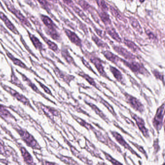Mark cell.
<instances>
[{
	"label": "cell",
	"instance_id": "cell-1",
	"mask_svg": "<svg viewBox=\"0 0 165 165\" xmlns=\"http://www.w3.org/2000/svg\"><path fill=\"white\" fill-rule=\"evenodd\" d=\"M0 86L5 91H6L7 93L9 94L10 95H11L12 97L16 99L17 101L21 103L22 104L25 105V106H27L33 112H36L35 108L32 106L30 100H29L28 98H27L25 96L23 95L22 94L19 93L17 91L15 90L13 88L9 86L3 84L2 82H0Z\"/></svg>",
	"mask_w": 165,
	"mask_h": 165
},
{
	"label": "cell",
	"instance_id": "cell-2",
	"mask_svg": "<svg viewBox=\"0 0 165 165\" xmlns=\"http://www.w3.org/2000/svg\"><path fill=\"white\" fill-rule=\"evenodd\" d=\"M41 19L44 25L47 28V30H45L46 33L54 40L59 41L60 36L56 30V26L53 21L49 17L45 15H41Z\"/></svg>",
	"mask_w": 165,
	"mask_h": 165
},
{
	"label": "cell",
	"instance_id": "cell-3",
	"mask_svg": "<svg viewBox=\"0 0 165 165\" xmlns=\"http://www.w3.org/2000/svg\"><path fill=\"white\" fill-rule=\"evenodd\" d=\"M1 44L2 47H3V50H4V51H5L6 56L13 63V64H14L15 65L20 67L21 68L23 69L24 70L30 72L31 73H33L34 75L36 76L37 78H39L40 79H41V80H42V81H44L45 82H46L44 79H43V78H42L41 77H40L39 75H38L37 73H36L35 71H33V70L31 68H29V67H28L22 61H21L20 59H18L17 58H16V57H15L12 54H11L7 49L4 47L3 45V44Z\"/></svg>",
	"mask_w": 165,
	"mask_h": 165
},
{
	"label": "cell",
	"instance_id": "cell-4",
	"mask_svg": "<svg viewBox=\"0 0 165 165\" xmlns=\"http://www.w3.org/2000/svg\"><path fill=\"white\" fill-rule=\"evenodd\" d=\"M120 61L123 63L124 65L128 68L132 72L135 74L142 75L148 77L150 75V73L145 68L143 64H140L136 61H128L121 59Z\"/></svg>",
	"mask_w": 165,
	"mask_h": 165
},
{
	"label": "cell",
	"instance_id": "cell-5",
	"mask_svg": "<svg viewBox=\"0 0 165 165\" xmlns=\"http://www.w3.org/2000/svg\"><path fill=\"white\" fill-rule=\"evenodd\" d=\"M14 128L21 138L23 139V140L27 143V145L33 149H39L40 146L38 145L36 140H35L33 136L30 134L26 130L19 128V126H16Z\"/></svg>",
	"mask_w": 165,
	"mask_h": 165
},
{
	"label": "cell",
	"instance_id": "cell-6",
	"mask_svg": "<svg viewBox=\"0 0 165 165\" xmlns=\"http://www.w3.org/2000/svg\"><path fill=\"white\" fill-rule=\"evenodd\" d=\"M16 71L19 75H21V77L22 78V81H23L24 82H25L26 84H27L29 87H30L33 90V91L38 95H40L41 97H42L43 98H45L47 101H49L50 102L54 104H56V103L53 100H50V98H49V97H47L43 92L40 90L38 88L37 86L35 85V83L33 82L27 76H26V75H24L21 72H19L17 69H16Z\"/></svg>",
	"mask_w": 165,
	"mask_h": 165
},
{
	"label": "cell",
	"instance_id": "cell-7",
	"mask_svg": "<svg viewBox=\"0 0 165 165\" xmlns=\"http://www.w3.org/2000/svg\"><path fill=\"white\" fill-rule=\"evenodd\" d=\"M126 101L130 106L136 111L142 113L144 111V107L138 99L126 92H123Z\"/></svg>",
	"mask_w": 165,
	"mask_h": 165
},
{
	"label": "cell",
	"instance_id": "cell-8",
	"mask_svg": "<svg viewBox=\"0 0 165 165\" xmlns=\"http://www.w3.org/2000/svg\"><path fill=\"white\" fill-rule=\"evenodd\" d=\"M165 115V105L164 103L157 109L156 115L153 120V126L157 131H159L163 125L164 117Z\"/></svg>",
	"mask_w": 165,
	"mask_h": 165
},
{
	"label": "cell",
	"instance_id": "cell-9",
	"mask_svg": "<svg viewBox=\"0 0 165 165\" xmlns=\"http://www.w3.org/2000/svg\"><path fill=\"white\" fill-rule=\"evenodd\" d=\"M89 60L95 66V67L98 71V72H99L100 75L102 76L106 79H108L109 80H111L110 79L109 77H108L107 73L104 70V66H103L104 61H102L101 59L96 57L94 56L91 57V58H89Z\"/></svg>",
	"mask_w": 165,
	"mask_h": 165
},
{
	"label": "cell",
	"instance_id": "cell-10",
	"mask_svg": "<svg viewBox=\"0 0 165 165\" xmlns=\"http://www.w3.org/2000/svg\"><path fill=\"white\" fill-rule=\"evenodd\" d=\"M5 4H6V6L7 7L8 9L11 13H12L15 16H16L17 19H19V21L22 24H23L24 25L28 27V28L31 29H33V28H32L31 24L30 23V22H29L27 19L25 18L24 16H23V15L21 13L20 11L14 8V6H12L11 5H8L6 3H5Z\"/></svg>",
	"mask_w": 165,
	"mask_h": 165
},
{
	"label": "cell",
	"instance_id": "cell-11",
	"mask_svg": "<svg viewBox=\"0 0 165 165\" xmlns=\"http://www.w3.org/2000/svg\"><path fill=\"white\" fill-rule=\"evenodd\" d=\"M10 67H11V74H10V80H9V82L17 86L19 88L21 89L23 92H28L27 88L24 86V84H22L21 80L19 79V78L16 75L13 67L11 66Z\"/></svg>",
	"mask_w": 165,
	"mask_h": 165
},
{
	"label": "cell",
	"instance_id": "cell-12",
	"mask_svg": "<svg viewBox=\"0 0 165 165\" xmlns=\"http://www.w3.org/2000/svg\"><path fill=\"white\" fill-rule=\"evenodd\" d=\"M130 114L132 118L135 120L136 124L138 126L139 129L143 134V136L145 137H148L149 136L148 130L145 127V124L144 120L140 117L138 116L135 114H133L132 112L130 111Z\"/></svg>",
	"mask_w": 165,
	"mask_h": 165
},
{
	"label": "cell",
	"instance_id": "cell-13",
	"mask_svg": "<svg viewBox=\"0 0 165 165\" xmlns=\"http://www.w3.org/2000/svg\"><path fill=\"white\" fill-rule=\"evenodd\" d=\"M27 33L28 34L29 37L30 38V40L31 41V43L33 44V45L35 47V49L36 50H38L40 53L41 56H42V52L46 51V49L44 47L43 44L41 42V41L39 40L37 37H36L35 35L31 34L29 31H27Z\"/></svg>",
	"mask_w": 165,
	"mask_h": 165
},
{
	"label": "cell",
	"instance_id": "cell-14",
	"mask_svg": "<svg viewBox=\"0 0 165 165\" xmlns=\"http://www.w3.org/2000/svg\"><path fill=\"white\" fill-rule=\"evenodd\" d=\"M110 132L112 133V135L113 136L114 138L116 139V140L121 145H122L126 149H127L128 150L130 151L132 154H135L136 156H139L137 154V153L135 152L133 150V149L129 146V144L128 143H126V142L125 141L123 137L119 133H118V132H117L116 131H110Z\"/></svg>",
	"mask_w": 165,
	"mask_h": 165
},
{
	"label": "cell",
	"instance_id": "cell-15",
	"mask_svg": "<svg viewBox=\"0 0 165 165\" xmlns=\"http://www.w3.org/2000/svg\"><path fill=\"white\" fill-rule=\"evenodd\" d=\"M113 49L118 54L123 56L126 59L128 60H133L135 59L136 57L130 52L128 51L126 49L120 46H113Z\"/></svg>",
	"mask_w": 165,
	"mask_h": 165
},
{
	"label": "cell",
	"instance_id": "cell-16",
	"mask_svg": "<svg viewBox=\"0 0 165 165\" xmlns=\"http://www.w3.org/2000/svg\"><path fill=\"white\" fill-rule=\"evenodd\" d=\"M64 31L69 40L73 44H75V45L79 47H81V41L75 33L66 29H64Z\"/></svg>",
	"mask_w": 165,
	"mask_h": 165
},
{
	"label": "cell",
	"instance_id": "cell-17",
	"mask_svg": "<svg viewBox=\"0 0 165 165\" xmlns=\"http://www.w3.org/2000/svg\"><path fill=\"white\" fill-rule=\"evenodd\" d=\"M0 19H1L2 21L5 23V26L10 31H12L15 34L19 35V31H17L14 25L12 23V22L10 21L9 19L2 12H0Z\"/></svg>",
	"mask_w": 165,
	"mask_h": 165
},
{
	"label": "cell",
	"instance_id": "cell-18",
	"mask_svg": "<svg viewBox=\"0 0 165 165\" xmlns=\"http://www.w3.org/2000/svg\"><path fill=\"white\" fill-rule=\"evenodd\" d=\"M36 31L42 38L43 40L44 41L45 43L47 45V47L49 49H50V50H52V51L54 52L55 53H58L59 52L60 50L59 49L58 47L55 43L53 42L52 41L46 37V36H45L44 34H43L40 31L38 30Z\"/></svg>",
	"mask_w": 165,
	"mask_h": 165
},
{
	"label": "cell",
	"instance_id": "cell-19",
	"mask_svg": "<svg viewBox=\"0 0 165 165\" xmlns=\"http://www.w3.org/2000/svg\"><path fill=\"white\" fill-rule=\"evenodd\" d=\"M7 107L4 105L0 104V117L5 121H7L8 118L13 119L17 120L15 117L7 109Z\"/></svg>",
	"mask_w": 165,
	"mask_h": 165
},
{
	"label": "cell",
	"instance_id": "cell-20",
	"mask_svg": "<svg viewBox=\"0 0 165 165\" xmlns=\"http://www.w3.org/2000/svg\"><path fill=\"white\" fill-rule=\"evenodd\" d=\"M110 70L112 73V75H113V76L115 77L117 81L121 83L122 84H123V85L126 84V80L124 79V77L121 73V72L118 70V69L116 68L115 67H113L111 65H110Z\"/></svg>",
	"mask_w": 165,
	"mask_h": 165
},
{
	"label": "cell",
	"instance_id": "cell-21",
	"mask_svg": "<svg viewBox=\"0 0 165 165\" xmlns=\"http://www.w3.org/2000/svg\"><path fill=\"white\" fill-rule=\"evenodd\" d=\"M46 59H48L47 58H46ZM48 61L50 63H52V64H53L54 67L53 70L54 71V73H55V75H56L57 77H58L59 78L61 79H62L63 81H64L65 82H66V83H67L68 84V83L70 82L68 80V79H71V78H69V77H69V75H65V73L61 72L59 69L57 68V67L55 65V64H54L52 61H51V60H49V59H48Z\"/></svg>",
	"mask_w": 165,
	"mask_h": 165
},
{
	"label": "cell",
	"instance_id": "cell-22",
	"mask_svg": "<svg viewBox=\"0 0 165 165\" xmlns=\"http://www.w3.org/2000/svg\"><path fill=\"white\" fill-rule=\"evenodd\" d=\"M61 56L65 61L69 64H72L73 65L77 66V65L75 64L73 58L71 56L69 51H68L67 49H66L65 47H61Z\"/></svg>",
	"mask_w": 165,
	"mask_h": 165
},
{
	"label": "cell",
	"instance_id": "cell-23",
	"mask_svg": "<svg viewBox=\"0 0 165 165\" xmlns=\"http://www.w3.org/2000/svg\"><path fill=\"white\" fill-rule=\"evenodd\" d=\"M104 57L107 59L108 60L110 61L112 63L114 64H117L119 61H120L121 58L117 56L116 55L114 54L113 53L109 51H103L102 52Z\"/></svg>",
	"mask_w": 165,
	"mask_h": 165
},
{
	"label": "cell",
	"instance_id": "cell-24",
	"mask_svg": "<svg viewBox=\"0 0 165 165\" xmlns=\"http://www.w3.org/2000/svg\"><path fill=\"white\" fill-rule=\"evenodd\" d=\"M21 152L22 154V156L23 157L24 160L25 162H26L28 165H35V163L33 162V159L31 154L27 152V150L24 148H21Z\"/></svg>",
	"mask_w": 165,
	"mask_h": 165
},
{
	"label": "cell",
	"instance_id": "cell-25",
	"mask_svg": "<svg viewBox=\"0 0 165 165\" xmlns=\"http://www.w3.org/2000/svg\"><path fill=\"white\" fill-rule=\"evenodd\" d=\"M89 106H90V107L92 109H93V110L98 115H99V116L101 118L103 119V120H105L106 122H107L108 123H109V120L108 118H107L106 116L104 114V113L101 111L93 103H91L87 102H85Z\"/></svg>",
	"mask_w": 165,
	"mask_h": 165
},
{
	"label": "cell",
	"instance_id": "cell-26",
	"mask_svg": "<svg viewBox=\"0 0 165 165\" xmlns=\"http://www.w3.org/2000/svg\"><path fill=\"white\" fill-rule=\"evenodd\" d=\"M72 7L73 9L74 10V11H75L83 20H84L85 22H87V23L89 24H90V25H92V24H93L91 21L89 19L88 17H87V16L84 14V13L80 9H79L77 7L75 6L74 5Z\"/></svg>",
	"mask_w": 165,
	"mask_h": 165
},
{
	"label": "cell",
	"instance_id": "cell-27",
	"mask_svg": "<svg viewBox=\"0 0 165 165\" xmlns=\"http://www.w3.org/2000/svg\"><path fill=\"white\" fill-rule=\"evenodd\" d=\"M78 75L82 78H84L85 80H86L91 85L93 86L94 87H96V89H98V90H100V88L98 87L97 84H96V83L95 82L94 79L91 77L90 76H89L88 75H86V74H85V73L82 72H79L78 73Z\"/></svg>",
	"mask_w": 165,
	"mask_h": 165
},
{
	"label": "cell",
	"instance_id": "cell-28",
	"mask_svg": "<svg viewBox=\"0 0 165 165\" xmlns=\"http://www.w3.org/2000/svg\"><path fill=\"white\" fill-rule=\"evenodd\" d=\"M98 97V99L99 100V102L101 103L103 105H104V106H105L107 108L108 110H109L110 112H111V114L114 116L117 117V114L115 113V111H114L113 108L112 107V105H110L109 103L106 101L105 100H104L103 98L101 97L100 96H99L97 95Z\"/></svg>",
	"mask_w": 165,
	"mask_h": 165
},
{
	"label": "cell",
	"instance_id": "cell-29",
	"mask_svg": "<svg viewBox=\"0 0 165 165\" xmlns=\"http://www.w3.org/2000/svg\"><path fill=\"white\" fill-rule=\"evenodd\" d=\"M92 39L93 40V41L96 43L98 47H100V48H102V49H109L110 48L106 43H104L101 39H99L96 35H93V36L92 37Z\"/></svg>",
	"mask_w": 165,
	"mask_h": 165
},
{
	"label": "cell",
	"instance_id": "cell-30",
	"mask_svg": "<svg viewBox=\"0 0 165 165\" xmlns=\"http://www.w3.org/2000/svg\"><path fill=\"white\" fill-rule=\"evenodd\" d=\"M124 43L125 44V45H126L129 49H130L132 51L138 52L140 50V47L131 41L125 39L124 41Z\"/></svg>",
	"mask_w": 165,
	"mask_h": 165
},
{
	"label": "cell",
	"instance_id": "cell-31",
	"mask_svg": "<svg viewBox=\"0 0 165 165\" xmlns=\"http://www.w3.org/2000/svg\"><path fill=\"white\" fill-rule=\"evenodd\" d=\"M130 22L131 24L133 27V28L138 31V33H140V34L142 33V27L140 26V24L138 23V21L135 19L134 17H131L130 18Z\"/></svg>",
	"mask_w": 165,
	"mask_h": 165
},
{
	"label": "cell",
	"instance_id": "cell-32",
	"mask_svg": "<svg viewBox=\"0 0 165 165\" xmlns=\"http://www.w3.org/2000/svg\"><path fill=\"white\" fill-rule=\"evenodd\" d=\"M107 33L111 36L112 39L118 42H121L122 40L121 38L120 37L118 33L115 31V30L112 28H108L107 29Z\"/></svg>",
	"mask_w": 165,
	"mask_h": 165
},
{
	"label": "cell",
	"instance_id": "cell-33",
	"mask_svg": "<svg viewBox=\"0 0 165 165\" xmlns=\"http://www.w3.org/2000/svg\"><path fill=\"white\" fill-rule=\"evenodd\" d=\"M73 116L74 117V119L82 126L86 128L87 129H91L92 130V129H94V128L92 126H91L89 124H88V123H87L84 120H82V119L79 118V117L75 116L74 115H73Z\"/></svg>",
	"mask_w": 165,
	"mask_h": 165
},
{
	"label": "cell",
	"instance_id": "cell-34",
	"mask_svg": "<svg viewBox=\"0 0 165 165\" xmlns=\"http://www.w3.org/2000/svg\"><path fill=\"white\" fill-rule=\"evenodd\" d=\"M35 80L36 81L38 84H39L40 87H41V88L44 91V92H45L46 93L50 95V96H51L52 97L55 98V97L53 95L52 92H51V90L49 89V87H47L45 84H44L43 83H42V82H40V81L38 80L37 79L35 78Z\"/></svg>",
	"mask_w": 165,
	"mask_h": 165
},
{
	"label": "cell",
	"instance_id": "cell-35",
	"mask_svg": "<svg viewBox=\"0 0 165 165\" xmlns=\"http://www.w3.org/2000/svg\"><path fill=\"white\" fill-rule=\"evenodd\" d=\"M100 17L102 20L103 22H104V23L105 25L110 24L111 21L110 19L109 15L107 14V13H106L105 12L101 13L100 14Z\"/></svg>",
	"mask_w": 165,
	"mask_h": 165
},
{
	"label": "cell",
	"instance_id": "cell-36",
	"mask_svg": "<svg viewBox=\"0 0 165 165\" xmlns=\"http://www.w3.org/2000/svg\"><path fill=\"white\" fill-rule=\"evenodd\" d=\"M103 153H104V155L105 156L106 159H108V160L110 161L112 164L113 165H123L121 163L118 162V161H117L116 159H114L113 157H112V156L109 155L108 154L106 153L105 152L103 151Z\"/></svg>",
	"mask_w": 165,
	"mask_h": 165
},
{
	"label": "cell",
	"instance_id": "cell-37",
	"mask_svg": "<svg viewBox=\"0 0 165 165\" xmlns=\"http://www.w3.org/2000/svg\"><path fill=\"white\" fill-rule=\"evenodd\" d=\"M152 73L157 79H159L162 81L163 83L164 84V75L163 74H162V73H161L158 71L156 70L152 71Z\"/></svg>",
	"mask_w": 165,
	"mask_h": 165
},
{
	"label": "cell",
	"instance_id": "cell-38",
	"mask_svg": "<svg viewBox=\"0 0 165 165\" xmlns=\"http://www.w3.org/2000/svg\"><path fill=\"white\" fill-rule=\"evenodd\" d=\"M110 9L112 14L113 15V16L117 17V18H118V19H119L120 20L125 21V20L124 19V18H123V17L121 16V15L114 8H113V7L110 6Z\"/></svg>",
	"mask_w": 165,
	"mask_h": 165
},
{
	"label": "cell",
	"instance_id": "cell-39",
	"mask_svg": "<svg viewBox=\"0 0 165 165\" xmlns=\"http://www.w3.org/2000/svg\"><path fill=\"white\" fill-rule=\"evenodd\" d=\"M98 5L103 11H107L108 10V7L107 4L104 0H96Z\"/></svg>",
	"mask_w": 165,
	"mask_h": 165
},
{
	"label": "cell",
	"instance_id": "cell-40",
	"mask_svg": "<svg viewBox=\"0 0 165 165\" xmlns=\"http://www.w3.org/2000/svg\"><path fill=\"white\" fill-rule=\"evenodd\" d=\"M21 43H22V44H23V45L25 47L26 49H27V50H28V52L29 53H30V54L32 56H33L34 58H36V59L38 60V58L36 56V55H35V54L29 49L28 46H27V45H26V43H25V41L22 39V37H21Z\"/></svg>",
	"mask_w": 165,
	"mask_h": 165
},
{
	"label": "cell",
	"instance_id": "cell-41",
	"mask_svg": "<svg viewBox=\"0 0 165 165\" xmlns=\"http://www.w3.org/2000/svg\"><path fill=\"white\" fill-rule=\"evenodd\" d=\"M79 5L84 10H88L91 7L90 5H89L84 0H79Z\"/></svg>",
	"mask_w": 165,
	"mask_h": 165
},
{
	"label": "cell",
	"instance_id": "cell-42",
	"mask_svg": "<svg viewBox=\"0 0 165 165\" xmlns=\"http://www.w3.org/2000/svg\"><path fill=\"white\" fill-rule=\"evenodd\" d=\"M79 58L81 59L82 62L83 63V64L85 65V67H86L89 70L93 72V73L97 75H96V73L94 72V71L93 70V69L92 68L91 66L90 65V64H89V63L87 61H85V59H84L81 58V57H79Z\"/></svg>",
	"mask_w": 165,
	"mask_h": 165
},
{
	"label": "cell",
	"instance_id": "cell-43",
	"mask_svg": "<svg viewBox=\"0 0 165 165\" xmlns=\"http://www.w3.org/2000/svg\"><path fill=\"white\" fill-rule=\"evenodd\" d=\"M37 1L44 7H46V8L49 7V3L46 0H37Z\"/></svg>",
	"mask_w": 165,
	"mask_h": 165
},
{
	"label": "cell",
	"instance_id": "cell-44",
	"mask_svg": "<svg viewBox=\"0 0 165 165\" xmlns=\"http://www.w3.org/2000/svg\"><path fill=\"white\" fill-rule=\"evenodd\" d=\"M132 144H133V145H134V146H135L139 150V151L141 152L142 153H143V154H144L145 156H146V153L145 152L144 150L143 149V148H142V146L137 145V144H135V143H132Z\"/></svg>",
	"mask_w": 165,
	"mask_h": 165
},
{
	"label": "cell",
	"instance_id": "cell-45",
	"mask_svg": "<svg viewBox=\"0 0 165 165\" xmlns=\"http://www.w3.org/2000/svg\"><path fill=\"white\" fill-rule=\"evenodd\" d=\"M94 30H95V31H96V33H97V34H98V35H99V36L101 37L104 38L105 35H104L103 33V31H102L98 30V29L96 28L94 29Z\"/></svg>",
	"mask_w": 165,
	"mask_h": 165
},
{
	"label": "cell",
	"instance_id": "cell-46",
	"mask_svg": "<svg viewBox=\"0 0 165 165\" xmlns=\"http://www.w3.org/2000/svg\"><path fill=\"white\" fill-rule=\"evenodd\" d=\"M63 1L65 4L68 5V6H70L71 7L74 5L73 3L71 0H63Z\"/></svg>",
	"mask_w": 165,
	"mask_h": 165
},
{
	"label": "cell",
	"instance_id": "cell-47",
	"mask_svg": "<svg viewBox=\"0 0 165 165\" xmlns=\"http://www.w3.org/2000/svg\"><path fill=\"white\" fill-rule=\"evenodd\" d=\"M147 34L148 36L151 39H154V36L153 33H151L150 31H146Z\"/></svg>",
	"mask_w": 165,
	"mask_h": 165
},
{
	"label": "cell",
	"instance_id": "cell-48",
	"mask_svg": "<svg viewBox=\"0 0 165 165\" xmlns=\"http://www.w3.org/2000/svg\"><path fill=\"white\" fill-rule=\"evenodd\" d=\"M46 165H56L55 164L53 163H50V162H46Z\"/></svg>",
	"mask_w": 165,
	"mask_h": 165
},
{
	"label": "cell",
	"instance_id": "cell-49",
	"mask_svg": "<svg viewBox=\"0 0 165 165\" xmlns=\"http://www.w3.org/2000/svg\"><path fill=\"white\" fill-rule=\"evenodd\" d=\"M141 3H142L143 2H144L145 0H138Z\"/></svg>",
	"mask_w": 165,
	"mask_h": 165
},
{
	"label": "cell",
	"instance_id": "cell-50",
	"mask_svg": "<svg viewBox=\"0 0 165 165\" xmlns=\"http://www.w3.org/2000/svg\"><path fill=\"white\" fill-rule=\"evenodd\" d=\"M50 1H51L52 2H54V3H57V0H50Z\"/></svg>",
	"mask_w": 165,
	"mask_h": 165
}]
</instances>
